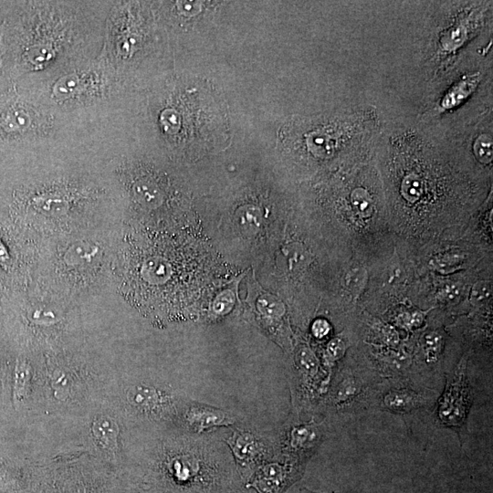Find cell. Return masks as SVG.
<instances>
[{
  "instance_id": "2e32d148",
  "label": "cell",
  "mask_w": 493,
  "mask_h": 493,
  "mask_svg": "<svg viewBox=\"0 0 493 493\" xmlns=\"http://www.w3.org/2000/svg\"><path fill=\"white\" fill-rule=\"evenodd\" d=\"M289 474H291V468L287 466L278 464L266 466L258 478L261 489L266 490L268 487L270 490H277L288 482Z\"/></svg>"
},
{
  "instance_id": "9c48e42d",
  "label": "cell",
  "mask_w": 493,
  "mask_h": 493,
  "mask_svg": "<svg viewBox=\"0 0 493 493\" xmlns=\"http://www.w3.org/2000/svg\"><path fill=\"white\" fill-rule=\"evenodd\" d=\"M321 437V431L314 423L293 426L288 433V447L294 452L313 449Z\"/></svg>"
},
{
  "instance_id": "d4e9b609",
  "label": "cell",
  "mask_w": 493,
  "mask_h": 493,
  "mask_svg": "<svg viewBox=\"0 0 493 493\" xmlns=\"http://www.w3.org/2000/svg\"><path fill=\"white\" fill-rule=\"evenodd\" d=\"M475 153L483 163H489L492 158V142L488 136H481L474 146Z\"/></svg>"
},
{
  "instance_id": "d6986e66",
  "label": "cell",
  "mask_w": 493,
  "mask_h": 493,
  "mask_svg": "<svg viewBox=\"0 0 493 493\" xmlns=\"http://www.w3.org/2000/svg\"><path fill=\"white\" fill-rule=\"evenodd\" d=\"M351 203L356 212L362 216L371 215L373 211L372 199L362 187L355 188L351 194Z\"/></svg>"
},
{
  "instance_id": "484cf974",
  "label": "cell",
  "mask_w": 493,
  "mask_h": 493,
  "mask_svg": "<svg viewBox=\"0 0 493 493\" xmlns=\"http://www.w3.org/2000/svg\"><path fill=\"white\" fill-rule=\"evenodd\" d=\"M491 293V283L488 281H478L472 288L470 299L474 304H479L488 299Z\"/></svg>"
},
{
  "instance_id": "6da1fadb",
  "label": "cell",
  "mask_w": 493,
  "mask_h": 493,
  "mask_svg": "<svg viewBox=\"0 0 493 493\" xmlns=\"http://www.w3.org/2000/svg\"><path fill=\"white\" fill-rule=\"evenodd\" d=\"M372 110H351L329 118L299 121L289 124L286 143L299 145L317 159H329L341 150L369 143L375 131Z\"/></svg>"
},
{
  "instance_id": "e0dca14e",
  "label": "cell",
  "mask_w": 493,
  "mask_h": 493,
  "mask_svg": "<svg viewBox=\"0 0 493 493\" xmlns=\"http://www.w3.org/2000/svg\"><path fill=\"white\" fill-rule=\"evenodd\" d=\"M134 198L145 207H155L162 201V192L152 182L141 180L132 186Z\"/></svg>"
},
{
  "instance_id": "4fadbf2b",
  "label": "cell",
  "mask_w": 493,
  "mask_h": 493,
  "mask_svg": "<svg viewBox=\"0 0 493 493\" xmlns=\"http://www.w3.org/2000/svg\"><path fill=\"white\" fill-rule=\"evenodd\" d=\"M100 253L99 247L86 241L71 244L63 256L64 262L70 267H85L91 265Z\"/></svg>"
},
{
  "instance_id": "3957f363",
  "label": "cell",
  "mask_w": 493,
  "mask_h": 493,
  "mask_svg": "<svg viewBox=\"0 0 493 493\" xmlns=\"http://www.w3.org/2000/svg\"><path fill=\"white\" fill-rule=\"evenodd\" d=\"M471 390L463 360L447 380L445 391L438 401L437 418L448 427H460L467 420L471 405Z\"/></svg>"
},
{
  "instance_id": "83f0119b",
  "label": "cell",
  "mask_w": 493,
  "mask_h": 493,
  "mask_svg": "<svg viewBox=\"0 0 493 493\" xmlns=\"http://www.w3.org/2000/svg\"><path fill=\"white\" fill-rule=\"evenodd\" d=\"M31 318L38 323H50L55 321L56 314L49 309L38 308L33 310Z\"/></svg>"
},
{
  "instance_id": "9a60e30c",
  "label": "cell",
  "mask_w": 493,
  "mask_h": 493,
  "mask_svg": "<svg viewBox=\"0 0 493 493\" xmlns=\"http://www.w3.org/2000/svg\"><path fill=\"white\" fill-rule=\"evenodd\" d=\"M236 224L242 234L251 236L261 231L264 217L258 207L246 205L237 210Z\"/></svg>"
},
{
  "instance_id": "44dd1931",
  "label": "cell",
  "mask_w": 493,
  "mask_h": 493,
  "mask_svg": "<svg viewBox=\"0 0 493 493\" xmlns=\"http://www.w3.org/2000/svg\"><path fill=\"white\" fill-rule=\"evenodd\" d=\"M29 378L30 372L28 365L21 363L17 366L15 383V395L16 396V399L21 400L25 398L28 389Z\"/></svg>"
},
{
  "instance_id": "cb8c5ba5",
  "label": "cell",
  "mask_w": 493,
  "mask_h": 493,
  "mask_svg": "<svg viewBox=\"0 0 493 493\" xmlns=\"http://www.w3.org/2000/svg\"><path fill=\"white\" fill-rule=\"evenodd\" d=\"M234 304V296L230 291L222 292L213 303V313L220 316L227 313Z\"/></svg>"
},
{
  "instance_id": "7402d4cb",
  "label": "cell",
  "mask_w": 493,
  "mask_h": 493,
  "mask_svg": "<svg viewBox=\"0 0 493 493\" xmlns=\"http://www.w3.org/2000/svg\"><path fill=\"white\" fill-rule=\"evenodd\" d=\"M425 357L428 361L436 360L442 347V337L439 333L433 331L425 336Z\"/></svg>"
},
{
  "instance_id": "8fae6325",
  "label": "cell",
  "mask_w": 493,
  "mask_h": 493,
  "mask_svg": "<svg viewBox=\"0 0 493 493\" xmlns=\"http://www.w3.org/2000/svg\"><path fill=\"white\" fill-rule=\"evenodd\" d=\"M128 399L135 408L144 413L156 412L165 400L157 389L147 385H140L131 389Z\"/></svg>"
},
{
  "instance_id": "f1b7e54d",
  "label": "cell",
  "mask_w": 493,
  "mask_h": 493,
  "mask_svg": "<svg viewBox=\"0 0 493 493\" xmlns=\"http://www.w3.org/2000/svg\"><path fill=\"white\" fill-rule=\"evenodd\" d=\"M330 324L323 319L317 320L312 324V333L316 338L321 339L328 335Z\"/></svg>"
},
{
  "instance_id": "5b68a950",
  "label": "cell",
  "mask_w": 493,
  "mask_h": 493,
  "mask_svg": "<svg viewBox=\"0 0 493 493\" xmlns=\"http://www.w3.org/2000/svg\"><path fill=\"white\" fill-rule=\"evenodd\" d=\"M246 301L251 306L257 319L267 331L275 336L278 341L283 337L286 308L277 297L264 291L257 283L255 277L248 282Z\"/></svg>"
},
{
  "instance_id": "4316f807",
  "label": "cell",
  "mask_w": 493,
  "mask_h": 493,
  "mask_svg": "<svg viewBox=\"0 0 493 493\" xmlns=\"http://www.w3.org/2000/svg\"><path fill=\"white\" fill-rule=\"evenodd\" d=\"M345 351V344L341 339H333L327 347V353L330 359L335 361L341 358Z\"/></svg>"
},
{
  "instance_id": "8992f818",
  "label": "cell",
  "mask_w": 493,
  "mask_h": 493,
  "mask_svg": "<svg viewBox=\"0 0 493 493\" xmlns=\"http://www.w3.org/2000/svg\"><path fill=\"white\" fill-rule=\"evenodd\" d=\"M79 198L75 191L63 188H44L37 192L31 198L33 208L47 216H61L65 215Z\"/></svg>"
},
{
  "instance_id": "ffe728a7",
  "label": "cell",
  "mask_w": 493,
  "mask_h": 493,
  "mask_svg": "<svg viewBox=\"0 0 493 493\" xmlns=\"http://www.w3.org/2000/svg\"><path fill=\"white\" fill-rule=\"evenodd\" d=\"M345 286L355 296L362 290L366 281V271L363 268L356 267L351 269L344 278Z\"/></svg>"
},
{
  "instance_id": "ba28073f",
  "label": "cell",
  "mask_w": 493,
  "mask_h": 493,
  "mask_svg": "<svg viewBox=\"0 0 493 493\" xmlns=\"http://www.w3.org/2000/svg\"><path fill=\"white\" fill-rule=\"evenodd\" d=\"M423 403L420 395L408 388H395L388 391L383 398V406L393 413L404 414L419 407Z\"/></svg>"
},
{
  "instance_id": "7a4b0ae2",
  "label": "cell",
  "mask_w": 493,
  "mask_h": 493,
  "mask_svg": "<svg viewBox=\"0 0 493 493\" xmlns=\"http://www.w3.org/2000/svg\"><path fill=\"white\" fill-rule=\"evenodd\" d=\"M108 73L101 64H94L68 72L51 88V97L63 106L92 103L106 96Z\"/></svg>"
},
{
  "instance_id": "1f68e13d",
  "label": "cell",
  "mask_w": 493,
  "mask_h": 493,
  "mask_svg": "<svg viewBox=\"0 0 493 493\" xmlns=\"http://www.w3.org/2000/svg\"><path fill=\"white\" fill-rule=\"evenodd\" d=\"M6 258H7L6 250L5 249L4 246L0 242V260L6 261L5 260Z\"/></svg>"
},
{
  "instance_id": "7c38bea8",
  "label": "cell",
  "mask_w": 493,
  "mask_h": 493,
  "mask_svg": "<svg viewBox=\"0 0 493 493\" xmlns=\"http://www.w3.org/2000/svg\"><path fill=\"white\" fill-rule=\"evenodd\" d=\"M92 434L101 449L109 453L116 452L119 427L113 419L104 415L97 417L92 425Z\"/></svg>"
},
{
  "instance_id": "277c9868",
  "label": "cell",
  "mask_w": 493,
  "mask_h": 493,
  "mask_svg": "<svg viewBox=\"0 0 493 493\" xmlns=\"http://www.w3.org/2000/svg\"><path fill=\"white\" fill-rule=\"evenodd\" d=\"M46 16L47 12H44L41 21L39 15V27L37 28L35 43L30 46L32 54L29 60L33 68L42 69L52 63L62 48L65 33L68 31L67 23L60 19V16L54 19V13L50 12L48 19Z\"/></svg>"
},
{
  "instance_id": "30bf717a",
  "label": "cell",
  "mask_w": 493,
  "mask_h": 493,
  "mask_svg": "<svg viewBox=\"0 0 493 493\" xmlns=\"http://www.w3.org/2000/svg\"><path fill=\"white\" fill-rule=\"evenodd\" d=\"M227 443L235 456L243 462L252 461L262 452L261 443L248 432H235Z\"/></svg>"
},
{
  "instance_id": "603a6c76",
  "label": "cell",
  "mask_w": 493,
  "mask_h": 493,
  "mask_svg": "<svg viewBox=\"0 0 493 493\" xmlns=\"http://www.w3.org/2000/svg\"><path fill=\"white\" fill-rule=\"evenodd\" d=\"M358 393V384L352 378H347L341 382L336 392L335 400L338 403H343L351 399Z\"/></svg>"
},
{
  "instance_id": "ac0fdd59",
  "label": "cell",
  "mask_w": 493,
  "mask_h": 493,
  "mask_svg": "<svg viewBox=\"0 0 493 493\" xmlns=\"http://www.w3.org/2000/svg\"><path fill=\"white\" fill-rule=\"evenodd\" d=\"M282 255L290 271L299 270L307 264V253L299 245H288L282 249Z\"/></svg>"
},
{
  "instance_id": "4dcf8cb0",
  "label": "cell",
  "mask_w": 493,
  "mask_h": 493,
  "mask_svg": "<svg viewBox=\"0 0 493 493\" xmlns=\"http://www.w3.org/2000/svg\"><path fill=\"white\" fill-rule=\"evenodd\" d=\"M390 271H389V281L392 282L393 279H395L396 278H399L400 275V268L398 267H396L395 265L393 267H390Z\"/></svg>"
},
{
  "instance_id": "f546056e",
  "label": "cell",
  "mask_w": 493,
  "mask_h": 493,
  "mask_svg": "<svg viewBox=\"0 0 493 493\" xmlns=\"http://www.w3.org/2000/svg\"><path fill=\"white\" fill-rule=\"evenodd\" d=\"M458 294V288L455 285L446 286L444 289V298L446 299H453Z\"/></svg>"
},
{
  "instance_id": "52a82bcc",
  "label": "cell",
  "mask_w": 493,
  "mask_h": 493,
  "mask_svg": "<svg viewBox=\"0 0 493 493\" xmlns=\"http://www.w3.org/2000/svg\"><path fill=\"white\" fill-rule=\"evenodd\" d=\"M188 426L195 432L232 425L235 418L228 413L204 404H194L185 413Z\"/></svg>"
},
{
  "instance_id": "5bb4252c",
  "label": "cell",
  "mask_w": 493,
  "mask_h": 493,
  "mask_svg": "<svg viewBox=\"0 0 493 493\" xmlns=\"http://www.w3.org/2000/svg\"><path fill=\"white\" fill-rule=\"evenodd\" d=\"M203 464L200 459L194 455H184L177 457L173 462V472L177 480L183 483L196 484L202 480Z\"/></svg>"
}]
</instances>
